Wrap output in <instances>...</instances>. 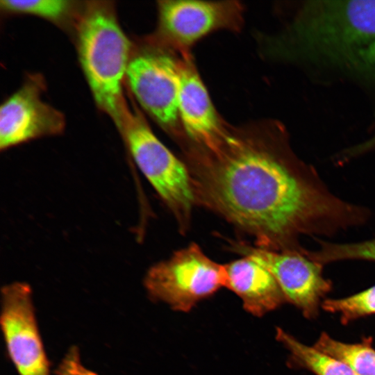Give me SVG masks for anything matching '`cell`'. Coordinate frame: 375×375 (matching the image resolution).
<instances>
[{
  "label": "cell",
  "instance_id": "obj_3",
  "mask_svg": "<svg viewBox=\"0 0 375 375\" xmlns=\"http://www.w3.org/2000/svg\"><path fill=\"white\" fill-rule=\"evenodd\" d=\"M76 26L78 59L94 101L120 132L128 108L123 83L132 56L131 42L108 2L88 3Z\"/></svg>",
  "mask_w": 375,
  "mask_h": 375
},
{
  "label": "cell",
  "instance_id": "obj_7",
  "mask_svg": "<svg viewBox=\"0 0 375 375\" xmlns=\"http://www.w3.org/2000/svg\"><path fill=\"white\" fill-rule=\"evenodd\" d=\"M131 56L126 81L141 108L163 129L183 139L178 116V56L151 43Z\"/></svg>",
  "mask_w": 375,
  "mask_h": 375
},
{
  "label": "cell",
  "instance_id": "obj_2",
  "mask_svg": "<svg viewBox=\"0 0 375 375\" xmlns=\"http://www.w3.org/2000/svg\"><path fill=\"white\" fill-rule=\"evenodd\" d=\"M280 57L375 74V1H310L273 40Z\"/></svg>",
  "mask_w": 375,
  "mask_h": 375
},
{
  "label": "cell",
  "instance_id": "obj_8",
  "mask_svg": "<svg viewBox=\"0 0 375 375\" xmlns=\"http://www.w3.org/2000/svg\"><path fill=\"white\" fill-rule=\"evenodd\" d=\"M235 251L267 268L276 279L285 300L298 308L305 317L317 315L322 299L332 288L323 274L324 265L310 258L302 250L276 251L235 244Z\"/></svg>",
  "mask_w": 375,
  "mask_h": 375
},
{
  "label": "cell",
  "instance_id": "obj_5",
  "mask_svg": "<svg viewBox=\"0 0 375 375\" xmlns=\"http://www.w3.org/2000/svg\"><path fill=\"white\" fill-rule=\"evenodd\" d=\"M227 282L225 265L212 260L198 244L192 243L152 265L144 285L152 299L175 310L188 312L199 301L226 288Z\"/></svg>",
  "mask_w": 375,
  "mask_h": 375
},
{
  "label": "cell",
  "instance_id": "obj_18",
  "mask_svg": "<svg viewBox=\"0 0 375 375\" xmlns=\"http://www.w3.org/2000/svg\"><path fill=\"white\" fill-rule=\"evenodd\" d=\"M374 150H375V135L367 140L342 151L336 156V161L338 163H344Z\"/></svg>",
  "mask_w": 375,
  "mask_h": 375
},
{
  "label": "cell",
  "instance_id": "obj_17",
  "mask_svg": "<svg viewBox=\"0 0 375 375\" xmlns=\"http://www.w3.org/2000/svg\"><path fill=\"white\" fill-rule=\"evenodd\" d=\"M321 306L326 312L338 315L344 324L375 314V285L347 297L326 299Z\"/></svg>",
  "mask_w": 375,
  "mask_h": 375
},
{
  "label": "cell",
  "instance_id": "obj_9",
  "mask_svg": "<svg viewBox=\"0 0 375 375\" xmlns=\"http://www.w3.org/2000/svg\"><path fill=\"white\" fill-rule=\"evenodd\" d=\"M1 326L8 355L19 375H50L28 283L17 281L2 288Z\"/></svg>",
  "mask_w": 375,
  "mask_h": 375
},
{
  "label": "cell",
  "instance_id": "obj_4",
  "mask_svg": "<svg viewBox=\"0 0 375 375\" xmlns=\"http://www.w3.org/2000/svg\"><path fill=\"white\" fill-rule=\"evenodd\" d=\"M119 133L133 161L185 233L196 203L187 165L157 138L137 110L128 108Z\"/></svg>",
  "mask_w": 375,
  "mask_h": 375
},
{
  "label": "cell",
  "instance_id": "obj_16",
  "mask_svg": "<svg viewBox=\"0 0 375 375\" xmlns=\"http://www.w3.org/2000/svg\"><path fill=\"white\" fill-rule=\"evenodd\" d=\"M317 247L306 249V255L324 265L343 260H361L375 262V238L349 243H337L316 239Z\"/></svg>",
  "mask_w": 375,
  "mask_h": 375
},
{
  "label": "cell",
  "instance_id": "obj_1",
  "mask_svg": "<svg viewBox=\"0 0 375 375\" xmlns=\"http://www.w3.org/2000/svg\"><path fill=\"white\" fill-rule=\"evenodd\" d=\"M186 152L196 203L251 235L257 247L302 250V236L331 237L372 216L335 194L276 122L230 126L214 149Z\"/></svg>",
  "mask_w": 375,
  "mask_h": 375
},
{
  "label": "cell",
  "instance_id": "obj_10",
  "mask_svg": "<svg viewBox=\"0 0 375 375\" xmlns=\"http://www.w3.org/2000/svg\"><path fill=\"white\" fill-rule=\"evenodd\" d=\"M44 80L28 76L22 86L1 105L0 149L60 134L65 126L63 114L43 101Z\"/></svg>",
  "mask_w": 375,
  "mask_h": 375
},
{
  "label": "cell",
  "instance_id": "obj_11",
  "mask_svg": "<svg viewBox=\"0 0 375 375\" xmlns=\"http://www.w3.org/2000/svg\"><path fill=\"white\" fill-rule=\"evenodd\" d=\"M178 116L187 150L210 151L226 135L229 126L217 112L190 53L178 55Z\"/></svg>",
  "mask_w": 375,
  "mask_h": 375
},
{
  "label": "cell",
  "instance_id": "obj_6",
  "mask_svg": "<svg viewBox=\"0 0 375 375\" xmlns=\"http://www.w3.org/2000/svg\"><path fill=\"white\" fill-rule=\"evenodd\" d=\"M158 24L151 42L176 54L219 31H239L244 6L237 1L165 0L158 2Z\"/></svg>",
  "mask_w": 375,
  "mask_h": 375
},
{
  "label": "cell",
  "instance_id": "obj_14",
  "mask_svg": "<svg viewBox=\"0 0 375 375\" xmlns=\"http://www.w3.org/2000/svg\"><path fill=\"white\" fill-rule=\"evenodd\" d=\"M372 338L358 343H346L322 333L315 348L350 366L358 375H375V349Z\"/></svg>",
  "mask_w": 375,
  "mask_h": 375
},
{
  "label": "cell",
  "instance_id": "obj_12",
  "mask_svg": "<svg viewBox=\"0 0 375 375\" xmlns=\"http://www.w3.org/2000/svg\"><path fill=\"white\" fill-rule=\"evenodd\" d=\"M226 288L242 301L246 311L256 317L274 310L285 300L273 275L251 258H242L225 264Z\"/></svg>",
  "mask_w": 375,
  "mask_h": 375
},
{
  "label": "cell",
  "instance_id": "obj_15",
  "mask_svg": "<svg viewBox=\"0 0 375 375\" xmlns=\"http://www.w3.org/2000/svg\"><path fill=\"white\" fill-rule=\"evenodd\" d=\"M77 2L69 0H1L3 11L12 14L28 15L55 23L77 20Z\"/></svg>",
  "mask_w": 375,
  "mask_h": 375
},
{
  "label": "cell",
  "instance_id": "obj_13",
  "mask_svg": "<svg viewBox=\"0 0 375 375\" xmlns=\"http://www.w3.org/2000/svg\"><path fill=\"white\" fill-rule=\"evenodd\" d=\"M276 338L289 351L292 362L315 375H358L345 362L299 341L281 328Z\"/></svg>",
  "mask_w": 375,
  "mask_h": 375
}]
</instances>
